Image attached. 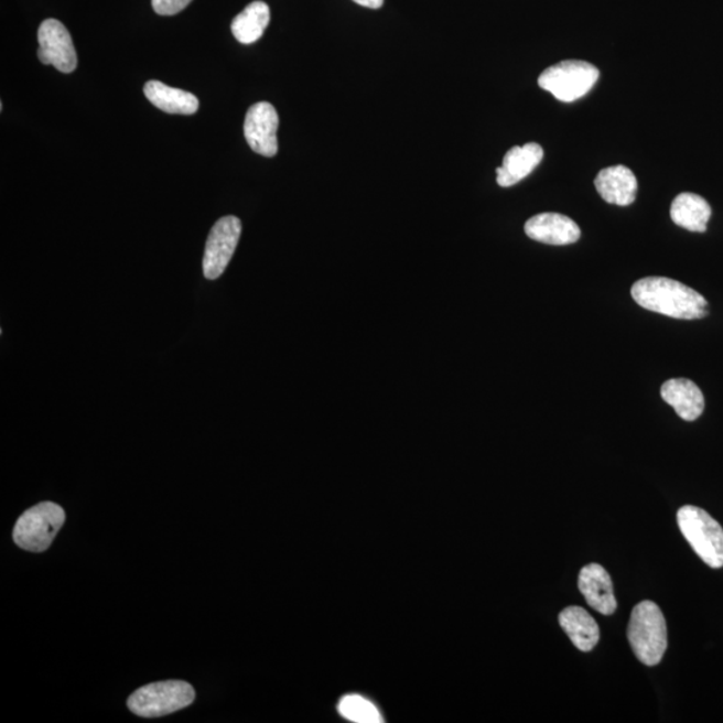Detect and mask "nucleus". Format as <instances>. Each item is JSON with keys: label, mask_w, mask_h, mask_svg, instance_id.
Returning <instances> with one entry per match:
<instances>
[{"label": "nucleus", "mask_w": 723, "mask_h": 723, "mask_svg": "<svg viewBox=\"0 0 723 723\" xmlns=\"http://www.w3.org/2000/svg\"><path fill=\"white\" fill-rule=\"evenodd\" d=\"M353 2L374 10L381 9L384 6V0H353Z\"/></svg>", "instance_id": "obj_21"}, {"label": "nucleus", "mask_w": 723, "mask_h": 723, "mask_svg": "<svg viewBox=\"0 0 723 723\" xmlns=\"http://www.w3.org/2000/svg\"><path fill=\"white\" fill-rule=\"evenodd\" d=\"M544 158V151L536 142L515 147L505 154L503 165L497 168V184L503 188L519 184L531 174Z\"/></svg>", "instance_id": "obj_13"}, {"label": "nucleus", "mask_w": 723, "mask_h": 723, "mask_svg": "<svg viewBox=\"0 0 723 723\" xmlns=\"http://www.w3.org/2000/svg\"><path fill=\"white\" fill-rule=\"evenodd\" d=\"M597 67L585 61H563L546 68L539 77L542 90L550 91L554 98L563 102L581 99L600 79Z\"/></svg>", "instance_id": "obj_6"}, {"label": "nucleus", "mask_w": 723, "mask_h": 723, "mask_svg": "<svg viewBox=\"0 0 723 723\" xmlns=\"http://www.w3.org/2000/svg\"><path fill=\"white\" fill-rule=\"evenodd\" d=\"M678 527L694 552L712 569L723 566V528L706 510L686 505L678 510Z\"/></svg>", "instance_id": "obj_3"}, {"label": "nucleus", "mask_w": 723, "mask_h": 723, "mask_svg": "<svg viewBox=\"0 0 723 723\" xmlns=\"http://www.w3.org/2000/svg\"><path fill=\"white\" fill-rule=\"evenodd\" d=\"M39 58L43 65H53L62 73H73L77 67V53L71 33L57 20L42 22L39 30Z\"/></svg>", "instance_id": "obj_8"}, {"label": "nucleus", "mask_w": 723, "mask_h": 723, "mask_svg": "<svg viewBox=\"0 0 723 723\" xmlns=\"http://www.w3.org/2000/svg\"><path fill=\"white\" fill-rule=\"evenodd\" d=\"M147 98L155 108H159L170 115H195L198 110V99L192 93L174 89V87L160 83V80H149L143 87Z\"/></svg>", "instance_id": "obj_17"}, {"label": "nucleus", "mask_w": 723, "mask_h": 723, "mask_svg": "<svg viewBox=\"0 0 723 723\" xmlns=\"http://www.w3.org/2000/svg\"><path fill=\"white\" fill-rule=\"evenodd\" d=\"M581 590L589 606L603 615H613L618 607L614 594V584L608 572L600 564H589L579 573Z\"/></svg>", "instance_id": "obj_11"}, {"label": "nucleus", "mask_w": 723, "mask_h": 723, "mask_svg": "<svg viewBox=\"0 0 723 723\" xmlns=\"http://www.w3.org/2000/svg\"><path fill=\"white\" fill-rule=\"evenodd\" d=\"M271 12L265 2H252L235 18L230 30L242 45H251L261 39L270 23Z\"/></svg>", "instance_id": "obj_18"}, {"label": "nucleus", "mask_w": 723, "mask_h": 723, "mask_svg": "<svg viewBox=\"0 0 723 723\" xmlns=\"http://www.w3.org/2000/svg\"><path fill=\"white\" fill-rule=\"evenodd\" d=\"M195 690L183 681H164L142 686L129 697L128 708L143 719L172 714L195 701Z\"/></svg>", "instance_id": "obj_4"}, {"label": "nucleus", "mask_w": 723, "mask_h": 723, "mask_svg": "<svg viewBox=\"0 0 723 723\" xmlns=\"http://www.w3.org/2000/svg\"><path fill=\"white\" fill-rule=\"evenodd\" d=\"M671 220L678 227L690 233H706L708 223L712 217V208L703 197L695 193H681L675 198L670 209Z\"/></svg>", "instance_id": "obj_16"}, {"label": "nucleus", "mask_w": 723, "mask_h": 723, "mask_svg": "<svg viewBox=\"0 0 723 723\" xmlns=\"http://www.w3.org/2000/svg\"><path fill=\"white\" fill-rule=\"evenodd\" d=\"M279 117L271 104L258 102L248 109L245 121V136L249 148L265 158L278 153L277 132Z\"/></svg>", "instance_id": "obj_9"}, {"label": "nucleus", "mask_w": 723, "mask_h": 723, "mask_svg": "<svg viewBox=\"0 0 723 723\" xmlns=\"http://www.w3.org/2000/svg\"><path fill=\"white\" fill-rule=\"evenodd\" d=\"M65 520V510L58 504L41 503L20 517L12 538L22 550L43 552L52 546Z\"/></svg>", "instance_id": "obj_5"}, {"label": "nucleus", "mask_w": 723, "mask_h": 723, "mask_svg": "<svg viewBox=\"0 0 723 723\" xmlns=\"http://www.w3.org/2000/svg\"><path fill=\"white\" fill-rule=\"evenodd\" d=\"M241 235L238 217L226 216L212 227L205 246L203 271L209 280L219 279L233 259Z\"/></svg>", "instance_id": "obj_7"}, {"label": "nucleus", "mask_w": 723, "mask_h": 723, "mask_svg": "<svg viewBox=\"0 0 723 723\" xmlns=\"http://www.w3.org/2000/svg\"><path fill=\"white\" fill-rule=\"evenodd\" d=\"M192 0H152L153 10L162 17L176 15L186 9Z\"/></svg>", "instance_id": "obj_20"}, {"label": "nucleus", "mask_w": 723, "mask_h": 723, "mask_svg": "<svg viewBox=\"0 0 723 723\" xmlns=\"http://www.w3.org/2000/svg\"><path fill=\"white\" fill-rule=\"evenodd\" d=\"M660 396L671 408H675L677 414L684 421H695L703 413L702 391L690 379H669L660 388Z\"/></svg>", "instance_id": "obj_14"}, {"label": "nucleus", "mask_w": 723, "mask_h": 723, "mask_svg": "<svg viewBox=\"0 0 723 723\" xmlns=\"http://www.w3.org/2000/svg\"><path fill=\"white\" fill-rule=\"evenodd\" d=\"M595 186L604 202L619 207H627L637 198V177L625 165L608 166L601 171L595 179Z\"/></svg>", "instance_id": "obj_12"}, {"label": "nucleus", "mask_w": 723, "mask_h": 723, "mask_svg": "<svg viewBox=\"0 0 723 723\" xmlns=\"http://www.w3.org/2000/svg\"><path fill=\"white\" fill-rule=\"evenodd\" d=\"M559 623L578 650L590 652L600 644L601 629L589 611L578 606L566 607L560 613Z\"/></svg>", "instance_id": "obj_15"}, {"label": "nucleus", "mask_w": 723, "mask_h": 723, "mask_svg": "<svg viewBox=\"0 0 723 723\" xmlns=\"http://www.w3.org/2000/svg\"><path fill=\"white\" fill-rule=\"evenodd\" d=\"M632 295L641 309L675 320H702L709 314L706 299L690 287L669 278L640 279L632 287Z\"/></svg>", "instance_id": "obj_1"}, {"label": "nucleus", "mask_w": 723, "mask_h": 723, "mask_svg": "<svg viewBox=\"0 0 723 723\" xmlns=\"http://www.w3.org/2000/svg\"><path fill=\"white\" fill-rule=\"evenodd\" d=\"M342 716L357 723H381L382 714L371 701L357 694L346 695L338 706Z\"/></svg>", "instance_id": "obj_19"}, {"label": "nucleus", "mask_w": 723, "mask_h": 723, "mask_svg": "<svg viewBox=\"0 0 723 723\" xmlns=\"http://www.w3.org/2000/svg\"><path fill=\"white\" fill-rule=\"evenodd\" d=\"M627 637L641 663H660L667 650V626L658 604L645 601L635 606L629 618Z\"/></svg>", "instance_id": "obj_2"}, {"label": "nucleus", "mask_w": 723, "mask_h": 723, "mask_svg": "<svg viewBox=\"0 0 723 723\" xmlns=\"http://www.w3.org/2000/svg\"><path fill=\"white\" fill-rule=\"evenodd\" d=\"M529 239L550 246H569L581 239V228L578 224L560 214H540L531 217L526 224Z\"/></svg>", "instance_id": "obj_10"}]
</instances>
